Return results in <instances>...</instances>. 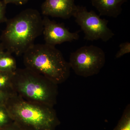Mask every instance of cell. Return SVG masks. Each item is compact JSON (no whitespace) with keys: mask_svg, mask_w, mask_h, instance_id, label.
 Instances as JSON below:
<instances>
[{"mask_svg":"<svg viewBox=\"0 0 130 130\" xmlns=\"http://www.w3.org/2000/svg\"><path fill=\"white\" fill-rule=\"evenodd\" d=\"M6 22L2 43L7 51L17 56L23 55L42 34L43 18L36 9H26Z\"/></svg>","mask_w":130,"mask_h":130,"instance_id":"1","label":"cell"},{"mask_svg":"<svg viewBox=\"0 0 130 130\" xmlns=\"http://www.w3.org/2000/svg\"><path fill=\"white\" fill-rule=\"evenodd\" d=\"M5 105L13 121L24 130H55L60 124L54 107L28 101L16 93Z\"/></svg>","mask_w":130,"mask_h":130,"instance_id":"2","label":"cell"},{"mask_svg":"<svg viewBox=\"0 0 130 130\" xmlns=\"http://www.w3.org/2000/svg\"><path fill=\"white\" fill-rule=\"evenodd\" d=\"M23 55L25 67L56 84L63 83L70 77L71 68L69 62L54 46L34 44Z\"/></svg>","mask_w":130,"mask_h":130,"instance_id":"3","label":"cell"},{"mask_svg":"<svg viewBox=\"0 0 130 130\" xmlns=\"http://www.w3.org/2000/svg\"><path fill=\"white\" fill-rule=\"evenodd\" d=\"M12 83L15 93L26 101L52 107L57 103L58 85L28 68H17Z\"/></svg>","mask_w":130,"mask_h":130,"instance_id":"4","label":"cell"},{"mask_svg":"<svg viewBox=\"0 0 130 130\" xmlns=\"http://www.w3.org/2000/svg\"><path fill=\"white\" fill-rule=\"evenodd\" d=\"M103 50L94 45L84 46L70 55V67L78 76L88 77L98 74L105 66Z\"/></svg>","mask_w":130,"mask_h":130,"instance_id":"5","label":"cell"},{"mask_svg":"<svg viewBox=\"0 0 130 130\" xmlns=\"http://www.w3.org/2000/svg\"><path fill=\"white\" fill-rule=\"evenodd\" d=\"M73 16L84 33V39L87 41L101 40L106 42L115 35L107 26L108 20L101 18L93 10L89 11L85 7L77 6Z\"/></svg>","mask_w":130,"mask_h":130,"instance_id":"6","label":"cell"},{"mask_svg":"<svg viewBox=\"0 0 130 130\" xmlns=\"http://www.w3.org/2000/svg\"><path fill=\"white\" fill-rule=\"evenodd\" d=\"M43 34L46 44L54 46L65 42H71L79 38V31L70 32L63 23L50 20L48 16L43 18Z\"/></svg>","mask_w":130,"mask_h":130,"instance_id":"7","label":"cell"},{"mask_svg":"<svg viewBox=\"0 0 130 130\" xmlns=\"http://www.w3.org/2000/svg\"><path fill=\"white\" fill-rule=\"evenodd\" d=\"M77 6L74 0H45L41 10L44 16L67 19L73 16Z\"/></svg>","mask_w":130,"mask_h":130,"instance_id":"8","label":"cell"},{"mask_svg":"<svg viewBox=\"0 0 130 130\" xmlns=\"http://www.w3.org/2000/svg\"><path fill=\"white\" fill-rule=\"evenodd\" d=\"M128 0H91L93 6L97 9L100 16L117 18L121 14L122 5Z\"/></svg>","mask_w":130,"mask_h":130,"instance_id":"9","label":"cell"},{"mask_svg":"<svg viewBox=\"0 0 130 130\" xmlns=\"http://www.w3.org/2000/svg\"><path fill=\"white\" fill-rule=\"evenodd\" d=\"M7 51L0 52V71L14 72L17 70L16 59Z\"/></svg>","mask_w":130,"mask_h":130,"instance_id":"10","label":"cell"},{"mask_svg":"<svg viewBox=\"0 0 130 130\" xmlns=\"http://www.w3.org/2000/svg\"><path fill=\"white\" fill-rule=\"evenodd\" d=\"M14 72L0 71V91L15 93L12 83Z\"/></svg>","mask_w":130,"mask_h":130,"instance_id":"11","label":"cell"},{"mask_svg":"<svg viewBox=\"0 0 130 130\" xmlns=\"http://www.w3.org/2000/svg\"><path fill=\"white\" fill-rule=\"evenodd\" d=\"M113 130H130V105L126 107L121 118Z\"/></svg>","mask_w":130,"mask_h":130,"instance_id":"12","label":"cell"},{"mask_svg":"<svg viewBox=\"0 0 130 130\" xmlns=\"http://www.w3.org/2000/svg\"><path fill=\"white\" fill-rule=\"evenodd\" d=\"M12 121L5 105H0V128Z\"/></svg>","mask_w":130,"mask_h":130,"instance_id":"13","label":"cell"},{"mask_svg":"<svg viewBox=\"0 0 130 130\" xmlns=\"http://www.w3.org/2000/svg\"><path fill=\"white\" fill-rule=\"evenodd\" d=\"M119 50L115 55L116 59L120 58L126 54L130 53V42H125L122 43L119 45Z\"/></svg>","mask_w":130,"mask_h":130,"instance_id":"14","label":"cell"},{"mask_svg":"<svg viewBox=\"0 0 130 130\" xmlns=\"http://www.w3.org/2000/svg\"><path fill=\"white\" fill-rule=\"evenodd\" d=\"M6 6L3 1L0 0V24L7 21V19L5 16Z\"/></svg>","mask_w":130,"mask_h":130,"instance_id":"15","label":"cell"},{"mask_svg":"<svg viewBox=\"0 0 130 130\" xmlns=\"http://www.w3.org/2000/svg\"><path fill=\"white\" fill-rule=\"evenodd\" d=\"M14 93L0 91V105H5L9 98Z\"/></svg>","mask_w":130,"mask_h":130,"instance_id":"16","label":"cell"},{"mask_svg":"<svg viewBox=\"0 0 130 130\" xmlns=\"http://www.w3.org/2000/svg\"><path fill=\"white\" fill-rule=\"evenodd\" d=\"M0 130H24L15 122L12 121L8 124L0 128Z\"/></svg>","mask_w":130,"mask_h":130,"instance_id":"17","label":"cell"},{"mask_svg":"<svg viewBox=\"0 0 130 130\" xmlns=\"http://www.w3.org/2000/svg\"><path fill=\"white\" fill-rule=\"evenodd\" d=\"M28 1L29 0H3V2L6 5L9 3L17 5H22L26 4Z\"/></svg>","mask_w":130,"mask_h":130,"instance_id":"18","label":"cell"},{"mask_svg":"<svg viewBox=\"0 0 130 130\" xmlns=\"http://www.w3.org/2000/svg\"><path fill=\"white\" fill-rule=\"evenodd\" d=\"M4 49L5 48H4L3 45L2 43H0V52L3 51L4 50Z\"/></svg>","mask_w":130,"mask_h":130,"instance_id":"19","label":"cell"}]
</instances>
